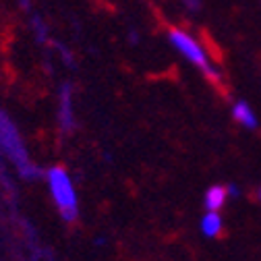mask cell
<instances>
[{"label": "cell", "mask_w": 261, "mask_h": 261, "mask_svg": "<svg viewBox=\"0 0 261 261\" xmlns=\"http://www.w3.org/2000/svg\"><path fill=\"white\" fill-rule=\"evenodd\" d=\"M48 185H50V193L52 199L62 216L64 222H75L79 216V205H77V193L73 187V180L69 176V172L62 166H54L48 170Z\"/></svg>", "instance_id": "6da1fadb"}, {"label": "cell", "mask_w": 261, "mask_h": 261, "mask_svg": "<svg viewBox=\"0 0 261 261\" xmlns=\"http://www.w3.org/2000/svg\"><path fill=\"white\" fill-rule=\"evenodd\" d=\"M168 40L174 46V50H178L193 67H197L210 81H220V73L216 71L214 62L210 60L207 52L203 50V46L195 40L191 34H187L180 27H170L168 29Z\"/></svg>", "instance_id": "7a4b0ae2"}, {"label": "cell", "mask_w": 261, "mask_h": 261, "mask_svg": "<svg viewBox=\"0 0 261 261\" xmlns=\"http://www.w3.org/2000/svg\"><path fill=\"white\" fill-rule=\"evenodd\" d=\"M0 139H3L5 147L11 151V155L17 158V164L23 168V172L29 174L31 166H29L27 155H25V151H23V147H21V141H19V137H17V133H15V126H13L3 114H0Z\"/></svg>", "instance_id": "3957f363"}, {"label": "cell", "mask_w": 261, "mask_h": 261, "mask_svg": "<svg viewBox=\"0 0 261 261\" xmlns=\"http://www.w3.org/2000/svg\"><path fill=\"white\" fill-rule=\"evenodd\" d=\"M60 124L64 130H71L73 120V102H71V85H64L60 89Z\"/></svg>", "instance_id": "277c9868"}, {"label": "cell", "mask_w": 261, "mask_h": 261, "mask_svg": "<svg viewBox=\"0 0 261 261\" xmlns=\"http://www.w3.org/2000/svg\"><path fill=\"white\" fill-rule=\"evenodd\" d=\"M232 116L245 128H257V116H255V112L251 110V106L247 102H237L232 106Z\"/></svg>", "instance_id": "5b68a950"}, {"label": "cell", "mask_w": 261, "mask_h": 261, "mask_svg": "<svg viewBox=\"0 0 261 261\" xmlns=\"http://www.w3.org/2000/svg\"><path fill=\"white\" fill-rule=\"evenodd\" d=\"M226 197H228V191H226L224 187H220V185L210 187L207 193H205V210H207V212H218V210H222L224 203H226Z\"/></svg>", "instance_id": "8992f818"}, {"label": "cell", "mask_w": 261, "mask_h": 261, "mask_svg": "<svg viewBox=\"0 0 261 261\" xmlns=\"http://www.w3.org/2000/svg\"><path fill=\"white\" fill-rule=\"evenodd\" d=\"M220 230H222V218L218 216V212H207L201 220V232L205 237L214 239L220 234Z\"/></svg>", "instance_id": "52a82bcc"}, {"label": "cell", "mask_w": 261, "mask_h": 261, "mask_svg": "<svg viewBox=\"0 0 261 261\" xmlns=\"http://www.w3.org/2000/svg\"><path fill=\"white\" fill-rule=\"evenodd\" d=\"M180 3H182L185 9L191 11V13H197V11L201 9V0H180Z\"/></svg>", "instance_id": "ba28073f"}, {"label": "cell", "mask_w": 261, "mask_h": 261, "mask_svg": "<svg viewBox=\"0 0 261 261\" xmlns=\"http://www.w3.org/2000/svg\"><path fill=\"white\" fill-rule=\"evenodd\" d=\"M226 191H228V195H230V197H237V195H239V189H237L234 185H230V187H228Z\"/></svg>", "instance_id": "9c48e42d"}, {"label": "cell", "mask_w": 261, "mask_h": 261, "mask_svg": "<svg viewBox=\"0 0 261 261\" xmlns=\"http://www.w3.org/2000/svg\"><path fill=\"white\" fill-rule=\"evenodd\" d=\"M257 197H259V199H261V189H259V191H257Z\"/></svg>", "instance_id": "30bf717a"}]
</instances>
